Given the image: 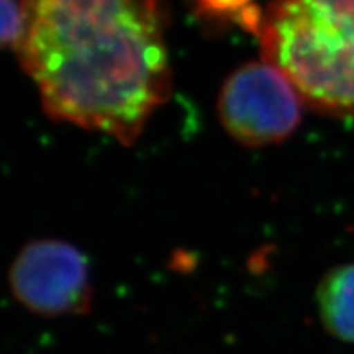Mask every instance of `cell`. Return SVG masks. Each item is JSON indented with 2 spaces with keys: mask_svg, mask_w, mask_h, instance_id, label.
Listing matches in <instances>:
<instances>
[{
  "mask_svg": "<svg viewBox=\"0 0 354 354\" xmlns=\"http://www.w3.org/2000/svg\"><path fill=\"white\" fill-rule=\"evenodd\" d=\"M305 102L281 71L266 61L233 71L221 87L218 115L238 143L277 145L297 130Z\"/></svg>",
  "mask_w": 354,
  "mask_h": 354,
  "instance_id": "obj_3",
  "label": "cell"
},
{
  "mask_svg": "<svg viewBox=\"0 0 354 354\" xmlns=\"http://www.w3.org/2000/svg\"><path fill=\"white\" fill-rule=\"evenodd\" d=\"M197 12L214 20H233L240 24L253 6V0H196Z\"/></svg>",
  "mask_w": 354,
  "mask_h": 354,
  "instance_id": "obj_7",
  "label": "cell"
},
{
  "mask_svg": "<svg viewBox=\"0 0 354 354\" xmlns=\"http://www.w3.org/2000/svg\"><path fill=\"white\" fill-rule=\"evenodd\" d=\"M17 55L48 117L138 140L171 95L162 0H24Z\"/></svg>",
  "mask_w": 354,
  "mask_h": 354,
  "instance_id": "obj_1",
  "label": "cell"
},
{
  "mask_svg": "<svg viewBox=\"0 0 354 354\" xmlns=\"http://www.w3.org/2000/svg\"><path fill=\"white\" fill-rule=\"evenodd\" d=\"M256 35L305 105L354 118V0H272Z\"/></svg>",
  "mask_w": 354,
  "mask_h": 354,
  "instance_id": "obj_2",
  "label": "cell"
},
{
  "mask_svg": "<svg viewBox=\"0 0 354 354\" xmlns=\"http://www.w3.org/2000/svg\"><path fill=\"white\" fill-rule=\"evenodd\" d=\"M315 304L326 333L354 344V263L335 266L320 279Z\"/></svg>",
  "mask_w": 354,
  "mask_h": 354,
  "instance_id": "obj_5",
  "label": "cell"
},
{
  "mask_svg": "<svg viewBox=\"0 0 354 354\" xmlns=\"http://www.w3.org/2000/svg\"><path fill=\"white\" fill-rule=\"evenodd\" d=\"M0 12H2V38L3 46L19 51L24 41L26 30V13L24 2L19 0H0Z\"/></svg>",
  "mask_w": 354,
  "mask_h": 354,
  "instance_id": "obj_6",
  "label": "cell"
},
{
  "mask_svg": "<svg viewBox=\"0 0 354 354\" xmlns=\"http://www.w3.org/2000/svg\"><path fill=\"white\" fill-rule=\"evenodd\" d=\"M7 279L13 299L43 318L86 315L94 300L86 254L68 241L26 243L13 258Z\"/></svg>",
  "mask_w": 354,
  "mask_h": 354,
  "instance_id": "obj_4",
  "label": "cell"
}]
</instances>
